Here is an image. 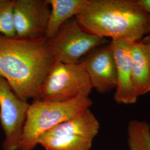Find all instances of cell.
<instances>
[{
    "mask_svg": "<svg viewBox=\"0 0 150 150\" xmlns=\"http://www.w3.org/2000/svg\"><path fill=\"white\" fill-rule=\"evenodd\" d=\"M55 61L46 38L27 39L0 35V76L25 101L41 100L42 82Z\"/></svg>",
    "mask_w": 150,
    "mask_h": 150,
    "instance_id": "6da1fadb",
    "label": "cell"
},
{
    "mask_svg": "<svg viewBox=\"0 0 150 150\" xmlns=\"http://www.w3.org/2000/svg\"><path fill=\"white\" fill-rule=\"evenodd\" d=\"M75 18L86 32L111 41L132 43L150 32V16L136 0H89Z\"/></svg>",
    "mask_w": 150,
    "mask_h": 150,
    "instance_id": "7a4b0ae2",
    "label": "cell"
},
{
    "mask_svg": "<svg viewBox=\"0 0 150 150\" xmlns=\"http://www.w3.org/2000/svg\"><path fill=\"white\" fill-rule=\"evenodd\" d=\"M93 102L89 96L81 95L66 102L33 101L27 112L19 150H33L45 132L74 118L90 109Z\"/></svg>",
    "mask_w": 150,
    "mask_h": 150,
    "instance_id": "3957f363",
    "label": "cell"
},
{
    "mask_svg": "<svg viewBox=\"0 0 150 150\" xmlns=\"http://www.w3.org/2000/svg\"><path fill=\"white\" fill-rule=\"evenodd\" d=\"M100 128L90 109L50 129L38 139L45 150H91Z\"/></svg>",
    "mask_w": 150,
    "mask_h": 150,
    "instance_id": "277c9868",
    "label": "cell"
},
{
    "mask_svg": "<svg viewBox=\"0 0 150 150\" xmlns=\"http://www.w3.org/2000/svg\"><path fill=\"white\" fill-rule=\"evenodd\" d=\"M92 89L80 62L66 64L56 60L42 82L40 97L46 101L66 102L81 95L89 96Z\"/></svg>",
    "mask_w": 150,
    "mask_h": 150,
    "instance_id": "5b68a950",
    "label": "cell"
},
{
    "mask_svg": "<svg viewBox=\"0 0 150 150\" xmlns=\"http://www.w3.org/2000/svg\"><path fill=\"white\" fill-rule=\"evenodd\" d=\"M47 40L55 59L66 64H78L91 50L108 43L107 38L84 31L75 17L66 22L54 37Z\"/></svg>",
    "mask_w": 150,
    "mask_h": 150,
    "instance_id": "8992f818",
    "label": "cell"
},
{
    "mask_svg": "<svg viewBox=\"0 0 150 150\" xmlns=\"http://www.w3.org/2000/svg\"><path fill=\"white\" fill-rule=\"evenodd\" d=\"M30 104L18 96L0 76V122L5 134L4 150H19L20 142Z\"/></svg>",
    "mask_w": 150,
    "mask_h": 150,
    "instance_id": "52a82bcc",
    "label": "cell"
},
{
    "mask_svg": "<svg viewBox=\"0 0 150 150\" xmlns=\"http://www.w3.org/2000/svg\"><path fill=\"white\" fill-rule=\"evenodd\" d=\"M50 13L47 0H15L16 36L27 39L46 38Z\"/></svg>",
    "mask_w": 150,
    "mask_h": 150,
    "instance_id": "ba28073f",
    "label": "cell"
},
{
    "mask_svg": "<svg viewBox=\"0 0 150 150\" xmlns=\"http://www.w3.org/2000/svg\"><path fill=\"white\" fill-rule=\"evenodd\" d=\"M92 88L100 93L115 90L116 64L110 42L91 50L81 59Z\"/></svg>",
    "mask_w": 150,
    "mask_h": 150,
    "instance_id": "9c48e42d",
    "label": "cell"
},
{
    "mask_svg": "<svg viewBox=\"0 0 150 150\" xmlns=\"http://www.w3.org/2000/svg\"><path fill=\"white\" fill-rule=\"evenodd\" d=\"M130 42L111 41L116 64L117 83L114 100L118 104L131 105L138 98L134 92Z\"/></svg>",
    "mask_w": 150,
    "mask_h": 150,
    "instance_id": "30bf717a",
    "label": "cell"
},
{
    "mask_svg": "<svg viewBox=\"0 0 150 150\" xmlns=\"http://www.w3.org/2000/svg\"><path fill=\"white\" fill-rule=\"evenodd\" d=\"M134 92L137 98L150 92V50L141 40L130 43Z\"/></svg>",
    "mask_w": 150,
    "mask_h": 150,
    "instance_id": "8fae6325",
    "label": "cell"
},
{
    "mask_svg": "<svg viewBox=\"0 0 150 150\" xmlns=\"http://www.w3.org/2000/svg\"><path fill=\"white\" fill-rule=\"evenodd\" d=\"M89 0H47L51 7L46 38L54 37L66 22L83 11Z\"/></svg>",
    "mask_w": 150,
    "mask_h": 150,
    "instance_id": "7c38bea8",
    "label": "cell"
},
{
    "mask_svg": "<svg viewBox=\"0 0 150 150\" xmlns=\"http://www.w3.org/2000/svg\"><path fill=\"white\" fill-rule=\"evenodd\" d=\"M127 133L129 150H150V126L147 121H130Z\"/></svg>",
    "mask_w": 150,
    "mask_h": 150,
    "instance_id": "4fadbf2b",
    "label": "cell"
},
{
    "mask_svg": "<svg viewBox=\"0 0 150 150\" xmlns=\"http://www.w3.org/2000/svg\"><path fill=\"white\" fill-rule=\"evenodd\" d=\"M15 0H0V35L16 37L13 21Z\"/></svg>",
    "mask_w": 150,
    "mask_h": 150,
    "instance_id": "5bb4252c",
    "label": "cell"
},
{
    "mask_svg": "<svg viewBox=\"0 0 150 150\" xmlns=\"http://www.w3.org/2000/svg\"><path fill=\"white\" fill-rule=\"evenodd\" d=\"M137 3L142 7L150 16V0H136Z\"/></svg>",
    "mask_w": 150,
    "mask_h": 150,
    "instance_id": "9a60e30c",
    "label": "cell"
},
{
    "mask_svg": "<svg viewBox=\"0 0 150 150\" xmlns=\"http://www.w3.org/2000/svg\"><path fill=\"white\" fill-rule=\"evenodd\" d=\"M142 42L143 43L145 44L147 47L148 48H149L150 50V32L145 37L143 38L142 40H141Z\"/></svg>",
    "mask_w": 150,
    "mask_h": 150,
    "instance_id": "2e32d148",
    "label": "cell"
}]
</instances>
